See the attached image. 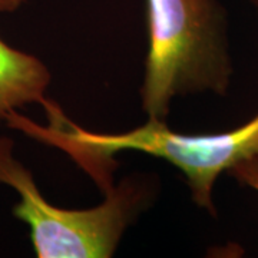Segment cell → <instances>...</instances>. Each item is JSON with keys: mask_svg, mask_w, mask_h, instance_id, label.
I'll list each match as a JSON object with an SVG mask.
<instances>
[{"mask_svg": "<svg viewBox=\"0 0 258 258\" xmlns=\"http://www.w3.org/2000/svg\"><path fill=\"white\" fill-rule=\"evenodd\" d=\"M252 5H254V8H255V10H257V13H258V0H249Z\"/></svg>", "mask_w": 258, "mask_h": 258, "instance_id": "cell-7", "label": "cell"}, {"mask_svg": "<svg viewBox=\"0 0 258 258\" xmlns=\"http://www.w3.org/2000/svg\"><path fill=\"white\" fill-rule=\"evenodd\" d=\"M50 82V71L37 56L15 49L0 39V123L10 112L42 103Z\"/></svg>", "mask_w": 258, "mask_h": 258, "instance_id": "cell-4", "label": "cell"}, {"mask_svg": "<svg viewBox=\"0 0 258 258\" xmlns=\"http://www.w3.org/2000/svg\"><path fill=\"white\" fill-rule=\"evenodd\" d=\"M227 174L242 186L252 188L258 192V152L241 159Z\"/></svg>", "mask_w": 258, "mask_h": 258, "instance_id": "cell-5", "label": "cell"}, {"mask_svg": "<svg viewBox=\"0 0 258 258\" xmlns=\"http://www.w3.org/2000/svg\"><path fill=\"white\" fill-rule=\"evenodd\" d=\"M15 142L0 137V184L13 188V215L26 222L39 258H109L129 227L152 204L157 184L131 175L103 194V203L85 210L53 205L37 188L33 174L15 157Z\"/></svg>", "mask_w": 258, "mask_h": 258, "instance_id": "cell-3", "label": "cell"}, {"mask_svg": "<svg viewBox=\"0 0 258 258\" xmlns=\"http://www.w3.org/2000/svg\"><path fill=\"white\" fill-rule=\"evenodd\" d=\"M26 0H0V13H12L20 9Z\"/></svg>", "mask_w": 258, "mask_h": 258, "instance_id": "cell-6", "label": "cell"}, {"mask_svg": "<svg viewBox=\"0 0 258 258\" xmlns=\"http://www.w3.org/2000/svg\"><path fill=\"white\" fill-rule=\"evenodd\" d=\"M148 52L141 105L166 122L181 96L230 91L234 66L227 13L218 0H147Z\"/></svg>", "mask_w": 258, "mask_h": 258, "instance_id": "cell-2", "label": "cell"}, {"mask_svg": "<svg viewBox=\"0 0 258 258\" xmlns=\"http://www.w3.org/2000/svg\"><path fill=\"white\" fill-rule=\"evenodd\" d=\"M40 105L46 112L47 125H40L18 111L10 112L5 123L66 152L103 194L115 185L116 154L138 151L164 159L184 174L192 203L212 218L218 217L214 203L217 179L241 159L258 152V113L240 126L218 134H181L166 122L154 119L125 132L108 134L78 126L47 98Z\"/></svg>", "mask_w": 258, "mask_h": 258, "instance_id": "cell-1", "label": "cell"}]
</instances>
